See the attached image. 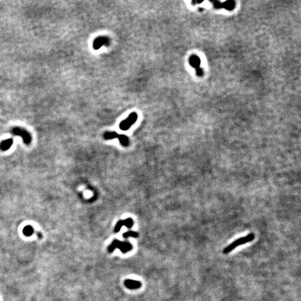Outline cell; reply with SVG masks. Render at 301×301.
I'll return each mask as SVG.
<instances>
[{
    "label": "cell",
    "mask_w": 301,
    "mask_h": 301,
    "mask_svg": "<svg viewBox=\"0 0 301 301\" xmlns=\"http://www.w3.org/2000/svg\"><path fill=\"white\" fill-rule=\"evenodd\" d=\"M118 139H119V142H120V144L123 146H128L129 145L130 143L129 138H128L126 135H120Z\"/></svg>",
    "instance_id": "obj_12"
},
{
    "label": "cell",
    "mask_w": 301,
    "mask_h": 301,
    "mask_svg": "<svg viewBox=\"0 0 301 301\" xmlns=\"http://www.w3.org/2000/svg\"><path fill=\"white\" fill-rule=\"evenodd\" d=\"M34 232V228L30 225H27L26 227H24L23 229V233L24 235L26 236H31Z\"/></svg>",
    "instance_id": "obj_13"
},
{
    "label": "cell",
    "mask_w": 301,
    "mask_h": 301,
    "mask_svg": "<svg viewBox=\"0 0 301 301\" xmlns=\"http://www.w3.org/2000/svg\"><path fill=\"white\" fill-rule=\"evenodd\" d=\"M120 135L118 134L117 132H105L103 134V137L105 139L107 140H110V139H115V138H119Z\"/></svg>",
    "instance_id": "obj_11"
},
{
    "label": "cell",
    "mask_w": 301,
    "mask_h": 301,
    "mask_svg": "<svg viewBox=\"0 0 301 301\" xmlns=\"http://www.w3.org/2000/svg\"><path fill=\"white\" fill-rule=\"evenodd\" d=\"M12 134L15 136L21 137L23 142L27 145H29L31 141V136L28 131L20 127H14L11 130Z\"/></svg>",
    "instance_id": "obj_3"
},
{
    "label": "cell",
    "mask_w": 301,
    "mask_h": 301,
    "mask_svg": "<svg viewBox=\"0 0 301 301\" xmlns=\"http://www.w3.org/2000/svg\"><path fill=\"white\" fill-rule=\"evenodd\" d=\"M254 238H255V236L253 233H250L246 236L240 238L235 241H233V243H231L230 245H229L227 247H226L224 249L223 253L224 254H228L230 252H231L233 249H235L236 247H237L238 246H240L243 244H245V243L252 241L254 239Z\"/></svg>",
    "instance_id": "obj_1"
},
{
    "label": "cell",
    "mask_w": 301,
    "mask_h": 301,
    "mask_svg": "<svg viewBox=\"0 0 301 301\" xmlns=\"http://www.w3.org/2000/svg\"><path fill=\"white\" fill-rule=\"evenodd\" d=\"M116 248L119 249L121 251V252L125 254L126 252H130L132 249V246L128 241H120L117 239H115V240H113L112 243L108 247L107 249H108V252L110 253H112Z\"/></svg>",
    "instance_id": "obj_2"
},
{
    "label": "cell",
    "mask_w": 301,
    "mask_h": 301,
    "mask_svg": "<svg viewBox=\"0 0 301 301\" xmlns=\"http://www.w3.org/2000/svg\"><path fill=\"white\" fill-rule=\"evenodd\" d=\"M110 44V38L107 36H98L93 42V47L95 49H99L103 45L108 46Z\"/></svg>",
    "instance_id": "obj_5"
},
{
    "label": "cell",
    "mask_w": 301,
    "mask_h": 301,
    "mask_svg": "<svg viewBox=\"0 0 301 301\" xmlns=\"http://www.w3.org/2000/svg\"><path fill=\"white\" fill-rule=\"evenodd\" d=\"M189 63L193 68H195L197 71V74L199 76H202L203 75V71L202 68H200V64L201 61L200 59L197 55H192L189 59Z\"/></svg>",
    "instance_id": "obj_6"
},
{
    "label": "cell",
    "mask_w": 301,
    "mask_h": 301,
    "mask_svg": "<svg viewBox=\"0 0 301 301\" xmlns=\"http://www.w3.org/2000/svg\"><path fill=\"white\" fill-rule=\"evenodd\" d=\"M13 144V138H9V139L4 140L0 143V149L3 151L9 150Z\"/></svg>",
    "instance_id": "obj_10"
},
{
    "label": "cell",
    "mask_w": 301,
    "mask_h": 301,
    "mask_svg": "<svg viewBox=\"0 0 301 301\" xmlns=\"http://www.w3.org/2000/svg\"><path fill=\"white\" fill-rule=\"evenodd\" d=\"M139 236V234L137 232L133 231H129L127 232H125L124 233H123V237L124 238H128L129 237H133V238H137Z\"/></svg>",
    "instance_id": "obj_14"
},
{
    "label": "cell",
    "mask_w": 301,
    "mask_h": 301,
    "mask_svg": "<svg viewBox=\"0 0 301 301\" xmlns=\"http://www.w3.org/2000/svg\"><path fill=\"white\" fill-rule=\"evenodd\" d=\"M213 4L217 8H219L220 6H222L221 7H224L227 10H232L235 8V2L233 1H228L222 4L219 2H213Z\"/></svg>",
    "instance_id": "obj_9"
},
{
    "label": "cell",
    "mask_w": 301,
    "mask_h": 301,
    "mask_svg": "<svg viewBox=\"0 0 301 301\" xmlns=\"http://www.w3.org/2000/svg\"><path fill=\"white\" fill-rule=\"evenodd\" d=\"M124 285L129 289H137L141 287V282L137 280H126L124 281Z\"/></svg>",
    "instance_id": "obj_8"
},
{
    "label": "cell",
    "mask_w": 301,
    "mask_h": 301,
    "mask_svg": "<svg viewBox=\"0 0 301 301\" xmlns=\"http://www.w3.org/2000/svg\"><path fill=\"white\" fill-rule=\"evenodd\" d=\"M134 224V222L132 220V219L131 218H127L123 220H120L116 224L115 227H114V231L115 233H117L119 231L121 230V229L123 226H126L128 229H130Z\"/></svg>",
    "instance_id": "obj_7"
},
{
    "label": "cell",
    "mask_w": 301,
    "mask_h": 301,
    "mask_svg": "<svg viewBox=\"0 0 301 301\" xmlns=\"http://www.w3.org/2000/svg\"><path fill=\"white\" fill-rule=\"evenodd\" d=\"M137 118H138V116L136 112H132L126 119H125L124 121H123L120 123L119 128L123 131H126L128 130H129L130 128L136 122Z\"/></svg>",
    "instance_id": "obj_4"
}]
</instances>
